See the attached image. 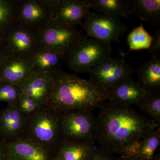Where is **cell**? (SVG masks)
<instances>
[{
	"label": "cell",
	"mask_w": 160,
	"mask_h": 160,
	"mask_svg": "<svg viewBox=\"0 0 160 160\" xmlns=\"http://www.w3.org/2000/svg\"><path fill=\"white\" fill-rule=\"evenodd\" d=\"M90 8L95 12L119 19L130 16L127 0H90Z\"/></svg>",
	"instance_id": "21"
},
{
	"label": "cell",
	"mask_w": 160,
	"mask_h": 160,
	"mask_svg": "<svg viewBox=\"0 0 160 160\" xmlns=\"http://www.w3.org/2000/svg\"><path fill=\"white\" fill-rule=\"evenodd\" d=\"M39 47L66 57L86 36L77 27H69L49 19L34 28Z\"/></svg>",
	"instance_id": "4"
},
{
	"label": "cell",
	"mask_w": 160,
	"mask_h": 160,
	"mask_svg": "<svg viewBox=\"0 0 160 160\" xmlns=\"http://www.w3.org/2000/svg\"><path fill=\"white\" fill-rule=\"evenodd\" d=\"M27 115L17 106L8 105L0 111V140L8 143L24 136Z\"/></svg>",
	"instance_id": "13"
},
{
	"label": "cell",
	"mask_w": 160,
	"mask_h": 160,
	"mask_svg": "<svg viewBox=\"0 0 160 160\" xmlns=\"http://www.w3.org/2000/svg\"><path fill=\"white\" fill-rule=\"evenodd\" d=\"M116 160H139L134 157L116 158Z\"/></svg>",
	"instance_id": "34"
},
{
	"label": "cell",
	"mask_w": 160,
	"mask_h": 160,
	"mask_svg": "<svg viewBox=\"0 0 160 160\" xmlns=\"http://www.w3.org/2000/svg\"><path fill=\"white\" fill-rule=\"evenodd\" d=\"M5 160H12L8 158H6V159H5Z\"/></svg>",
	"instance_id": "36"
},
{
	"label": "cell",
	"mask_w": 160,
	"mask_h": 160,
	"mask_svg": "<svg viewBox=\"0 0 160 160\" xmlns=\"http://www.w3.org/2000/svg\"><path fill=\"white\" fill-rule=\"evenodd\" d=\"M9 53V52L6 49V48L5 49L0 51V65H1V63L2 62L3 60L4 59L5 57Z\"/></svg>",
	"instance_id": "32"
},
{
	"label": "cell",
	"mask_w": 160,
	"mask_h": 160,
	"mask_svg": "<svg viewBox=\"0 0 160 160\" xmlns=\"http://www.w3.org/2000/svg\"><path fill=\"white\" fill-rule=\"evenodd\" d=\"M80 26L87 37L94 38L111 46L119 43V37L127 30V27L119 18L89 11Z\"/></svg>",
	"instance_id": "6"
},
{
	"label": "cell",
	"mask_w": 160,
	"mask_h": 160,
	"mask_svg": "<svg viewBox=\"0 0 160 160\" xmlns=\"http://www.w3.org/2000/svg\"><path fill=\"white\" fill-rule=\"evenodd\" d=\"M106 90L107 102L126 107L136 105L150 93L143 89L132 78L123 80Z\"/></svg>",
	"instance_id": "12"
},
{
	"label": "cell",
	"mask_w": 160,
	"mask_h": 160,
	"mask_svg": "<svg viewBox=\"0 0 160 160\" xmlns=\"http://www.w3.org/2000/svg\"><path fill=\"white\" fill-rule=\"evenodd\" d=\"M142 139L135 141L124 147L120 152L121 157L130 158L135 156L138 153Z\"/></svg>",
	"instance_id": "28"
},
{
	"label": "cell",
	"mask_w": 160,
	"mask_h": 160,
	"mask_svg": "<svg viewBox=\"0 0 160 160\" xmlns=\"http://www.w3.org/2000/svg\"><path fill=\"white\" fill-rule=\"evenodd\" d=\"M53 85L52 73L35 72L20 86L22 93L39 104L47 102Z\"/></svg>",
	"instance_id": "16"
},
{
	"label": "cell",
	"mask_w": 160,
	"mask_h": 160,
	"mask_svg": "<svg viewBox=\"0 0 160 160\" xmlns=\"http://www.w3.org/2000/svg\"><path fill=\"white\" fill-rule=\"evenodd\" d=\"M137 70L126 63L125 58H112L111 55L94 66L88 72L89 80L106 89L129 78Z\"/></svg>",
	"instance_id": "8"
},
{
	"label": "cell",
	"mask_w": 160,
	"mask_h": 160,
	"mask_svg": "<svg viewBox=\"0 0 160 160\" xmlns=\"http://www.w3.org/2000/svg\"><path fill=\"white\" fill-rule=\"evenodd\" d=\"M5 143L6 158L12 160H54L51 152L29 139L22 138Z\"/></svg>",
	"instance_id": "14"
},
{
	"label": "cell",
	"mask_w": 160,
	"mask_h": 160,
	"mask_svg": "<svg viewBox=\"0 0 160 160\" xmlns=\"http://www.w3.org/2000/svg\"><path fill=\"white\" fill-rule=\"evenodd\" d=\"M112 51L111 46L86 36L67 54L65 61L71 71L88 73L94 66L111 56Z\"/></svg>",
	"instance_id": "5"
},
{
	"label": "cell",
	"mask_w": 160,
	"mask_h": 160,
	"mask_svg": "<svg viewBox=\"0 0 160 160\" xmlns=\"http://www.w3.org/2000/svg\"><path fill=\"white\" fill-rule=\"evenodd\" d=\"M51 18L69 27L80 25L91 8L90 0H45Z\"/></svg>",
	"instance_id": "9"
},
{
	"label": "cell",
	"mask_w": 160,
	"mask_h": 160,
	"mask_svg": "<svg viewBox=\"0 0 160 160\" xmlns=\"http://www.w3.org/2000/svg\"><path fill=\"white\" fill-rule=\"evenodd\" d=\"M130 16H136L142 21L158 27L160 24V0H127Z\"/></svg>",
	"instance_id": "19"
},
{
	"label": "cell",
	"mask_w": 160,
	"mask_h": 160,
	"mask_svg": "<svg viewBox=\"0 0 160 160\" xmlns=\"http://www.w3.org/2000/svg\"><path fill=\"white\" fill-rule=\"evenodd\" d=\"M19 0H0V35L4 36L7 29L17 22Z\"/></svg>",
	"instance_id": "22"
},
{
	"label": "cell",
	"mask_w": 160,
	"mask_h": 160,
	"mask_svg": "<svg viewBox=\"0 0 160 160\" xmlns=\"http://www.w3.org/2000/svg\"><path fill=\"white\" fill-rule=\"evenodd\" d=\"M89 160H116L113 154L101 147L95 148Z\"/></svg>",
	"instance_id": "30"
},
{
	"label": "cell",
	"mask_w": 160,
	"mask_h": 160,
	"mask_svg": "<svg viewBox=\"0 0 160 160\" xmlns=\"http://www.w3.org/2000/svg\"><path fill=\"white\" fill-rule=\"evenodd\" d=\"M149 49L152 57L160 56V28L158 27L152 36V41Z\"/></svg>",
	"instance_id": "29"
},
{
	"label": "cell",
	"mask_w": 160,
	"mask_h": 160,
	"mask_svg": "<svg viewBox=\"0 0 160 160\" xmlns=\"http://www.w3.org/2000/svg\"><path fill=\"white\" fill-rule=\"evenodd\" d=\"M50 18L45 0H19L17 22L34 29Z\"/></svg>",
	"instance_id": "15"
},
{
	"label": "cell",
	"mask_w": 160,
	"mask_h": 160,
	"mask_svg": "<svg viewBox=\"0 0 160 160\" xmlns=\"http://www.w3.org/2000/svg\"><path fill=\"white\" fill-rule=\"evenodd\" d=\"M152 160H160V154L159 153L155 154Z\"/></svg>",
	"instance_id": "35"
},
{
	"label": "cell",
	"mask_w": 160,
	"mask_h": 160,
	"mask_svg": "<svg viewBox=\"0 0 160 160\" xmlns=\"http://www.w3.org/2000/svg\"><path fill=\"white\" fill-rule=\"evenodd\" d=\"M60 127L63 139L92 143L96 141L97 116L92 111H74L60 114Z\"/></svg>",
	"instance_id": "7"
},
{
	"label": "cell",
	"mask_w": 160,
	"mask_h": 160,
	"mask_svg": "<svg viewBox=\"0 0 160 160\" xmlns=\"http://www.w3.org/2000/svg\"><path fill=\"white\" fill-rule=\"evenodd\" d=\"M97 116L96 141L112 154H119L125 146L142 139L160 125L130 107L109 102L101 106Z\"/></svg>",
	"instance_id": "1"
},
{
	"label": "cell",
	"mask_w": 160,
	"mask_h": 160,
	"mask_svg": "<svg viewBox=\"0 0 160 160\" xmlns=\"http://www.w3.org/2000/svg\"><path fill=\"white\" fill-rule=\"evenodd\" d=\"M137 106L144 114L160 125V92H150L143 98Z\"/></svg>",
	"instance_id": "24"
},
{
	"label": "cell",
	"mask_w": 160,
	"mask_h": 160,
	"mask_svg": "<svg viewBox=\"0 0 160 160\" xmlns=\"http://www.w3.org/2000/svg\"><path fill=\"white\" fill-rule=\"evenodd\" d=\"M34 72L29 57L9 53L0 65V82L21 86Z\"/></svg>",
	"instance_id": "11"
},
{
	"label": "cell",
	"mask_w": 160,
	"mask_h": 160,
	"mask_svg": "<svg viewBox=\"0 0 160 160\" xmlns=\"http://www.w3.org/2000/svg\"><path fill=\"white\" fill-rule=\"evenodd\" d=\"M42 105L36 102L33 100L22 94L17 106L20 111L28 116L37 111Z\"/></svg>",
	"instance_id": "27"
},
{
	"label": "cell",
	"mask_w": 160,
	"mask_h": 160,
	"mask_svg": "<svg viewBox=\"0 0 160 160\" xmlns=\"http://www.w3.org/2000/svg\"><path fill=\"white\" fill-rule=\"evenodd\" d=\"M137 72V82L143 89L149 92H160V56L142 63Z\"/></svg>",
	"instance_id": "18"
},
{
	"label": "cell",
	"mask_w": 160,
	"mask_h": 160,
	"mask_svg": "<svg viewBox=\"0 0 160 160\" xmlns=\"http://www.w3.org/2000/svg\"><path fill=\"white\" fill-rule=\"evenodd\" d=\"M53 85L46 104L61 114L74 111H92L107 101L106 89L90 80L62 69L52 73Z\"/></svg>",
	"instance_id": "2"
},
{
	"label": "cell",
	"mask_w": 160,
	"mask_h": 160,
	"mask_svg": "<svg viewBox=\"0 0 160 160\" xmlns=\"http://www.w3.org/2000/svg\"><path fill=\"white\" fill-rule=\"evenodd\" d=\"M95 148L92 143L64 138L54 160H89Z\"/></svg>",
	"instance_id": "17"
},
{
	"label": "cell",
	"mask_w": 160,
	"mask_h": 160,
	"mask_svg": "<svg viewBox=\"0 0 160 160\" xmlns=\"http://www.w3.org/2000/svg\"><path fill=\"white\" fill-rule=\"evenodd\" d=\"M6 158L5 143L0 140V160H5Z\"/></svg>",
	"instance_id": "31"
},
{
	"label": "cell",
	"mask_w": 160,
	"mask_h": 160,
	"mask_svg": "<svg viewBox=\"0 0 160 160\" xmlns=\"http://www.w3.org/2000/svg\"><path fill=\"white\" fill-rule=\"evenodd\" d=\"M22 94L20 86L6 82H0V102L17 106Z\"/></svg>",
	"instance_id": "26"
},
{
	"label": "cell",
	"mask_w": 160,
	"mask_h": 160,
	"mask_svg": "<svg viewBox=\"0 0 160 160\" xmlns=\"http://www.w3.org/2000/svg\"><path fill=\"white\" fill-rule=\"evenodd\" d=\"M35 72L52 73L61 70L65 57L43 48H38L29 57Z\"/></svg>",
	"instance_id": "20"
},
{
	"label": "cell",
	"mask_w": 160,
	"mask_h": 160,
	"mask_svg": "<svg viewBox=\"0 0 160 160\" xmlns=\"http://www.w3.org/2000/svg\"><path fill=\"white\" fill-rule=\"evenodd\" d=\"M23 138L40 144L55 155L63 139L60 127V113L47 104L27 116Z\"/></svg>",
	"instance_id": "3"
},
{
	"label": "cell",
	"mask_w": 160,
	"mask_h": 160,
	"mask_svg": "<svg viewBox=\"0 0 160 160\" xmlns=\"http://www.w3.org/2000/svg\"><path fill=\"white\" fill-rule=\"evenodd\" d=\"M160 144V127L149 134L142 139L138 153L132 157L139 160H152Z\"/></svg>",
	"instance_id": "23"
},
{
	"label": "cell",
	"mask_w": 160,
	"mask_h": 160,
	"mask_svg": "<svg viewBox=\"0 0 160 160\" xmlns=\"http://www.w3.org/2000/svg\"><path fill=\"white\" fill-rule=\"evenodd\" d=\"M143 21L138 27L132 29L128 35L127 42L129 51L131 50L149 49L150 47L152 36L143 27Z\"/></svg>",
	"instance_id": "25"
},
{
	"label": "cell",
	"mask_w": 160,
	"mask_h": 160,
	"mask_svg": "<svg viewBox=\"0 0 160 160\" xmlns=\"http://www.w3.org/2000/svg\"><path fill=\"white\" fill-rule=\"evenodd\" d=\"M6 48L4 42V38L0 35V51Z\"/></svg>",
	"instance_id": "33"
},
{
	"label": "cell",
	"mask_w": 160,
	"mask_h": 160,
	"mask_svg": "<svg viewBox=\"0 0 160 160\" xmlns=\"http://www.w3.org/2000/svg\"><path fill=\"white\" fill-rule=\"evenodd\" d=\"M3 38L5 47L11 54L30 57L39 48L34 29L19 22L12 24Z\"/></svg>",
	"instance_id": "10"
}]
</instances>
